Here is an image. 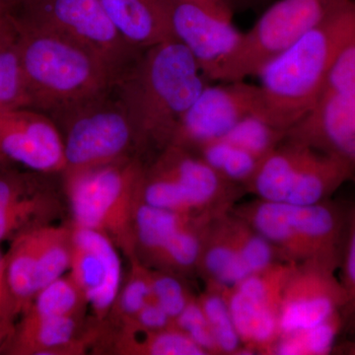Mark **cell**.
Here are the masks:
<instances>
[{
  "label": "cell",
  "mask_w": 355,
  "mask_h": 355,
  "mask_svg": "<svg viewBox=\"0 0 355 355\" xmlns=\"http://www.w3.org/2000/svg\"><path fill=\"white\" fill-rule=\"evenodd\" d=\"M340 286L345 293V304L340 310L343 331L355 335V207L349 210L340 266Z\"/></svg>",
  "instance_id": "obj_32"
},
{
  "label": "cell",
  "mask_w": 355,
  "mask_h": 355,
  "mask_svg": "<svg viewBox=\"0 0 355 355\" xmlns=\"http://www.w3.org/2000/svg\"><path fill=\"white\" fill-rule=\"evenodd\" d=\"M331 354L355 355V338L345 340V342H336Z\"/></svg>",
  "instance_id": "obj_37"
},
{
  "label": "cell",
  "mask_w": 355,
  "mask_h": 355,
  "mask_svg": "<svg viewBox=\"0 0 355 355\" xmlns=\"http://www.w3.org/2000/svg\"><path fill=\"white\" fill-rule=\"evenodd\" d=\"M336 272L323 266H294L280 306V336L317 326L340 314L345 293Z\"/></svg>",
  "instance_id": "obj_17"
},
{
  "label": "cell",
  "mask_w": 355,
  "mask_h": 355,
  "mask_svg": "<svg viewBox=\"0 0 355 355\" xmlns=\"http://www.w3.org/2000/svg\"><path fill=\"white\" fill-rule=\"evenodd\" d=\"M254 113H263L260 86L245 80L207 84L182 116L171 144L197 150L207 142L223 139L243 118Z\"/></svg>",
  "instance_id": "obj_14"
},
{
  "label": "cell",
  "mask_w": 355,
  "mask_h": 355,
  "mask_svg": "<svg viewBox=\"0 0 355 355\" xmlns=\"http://www.w3.org/2000/svg\"><path fill=\"white\" fill-rule=\"evenodd\" d=\"M294 266L279 261L223 291L246 354L272 355L280 336L282 295Z\"/></svg>",
  "instance_id": "obj_13"
},
{
  "label": "cell",
  "mask_w": 355,
  "mask_h": 355,
  "mask_svg": "<svg viewBox=\"0 0 355 355\" xmlns=\"http://www.w3.org/2000/svg\"><path fill=\"white\" fill-rule=\"evenodd\" d=\"M197 151L198 155L220 176L231 183L243 187L245 191L261 161L254 154L223 139L207 142Z\"/></svg>",
  "instance_id": "obj_25"
},
{
  "label": "cell",
  "mask_w": 355,
  "mask_h": 355,
  "mask_svg": "<svg viewBox=\"0 0 355 355\" xmlns=\"http://www.w3.org/2000/svg\"><path fill=\"white\" fill-rule=\"evenodd\" d=\"M32 235L36 249L40 291L69 270L72 254V228L46 224L32 229Z\"/></svg>",
  "instance_id": "obj_23"
},
{
  "label": "cell",
  "mask_w": 355,
  "mask_h": 355,
  "mask_svg": "<svg viewBox=\"0 0 355 355\" xmlns=\"http://www.w3.org/2000/svg\"><path fill=\"white\" fill-rule=\"evenodd\" d=\"M181 275L151 270L153 300L172 318L173 321L193 297L181 279Z\"/></svg>",
  "instance_id": "obj_33"
},
{
  "label": "cell",
  "mask_w": 355,
  "mask_h": 355,
  "mask_svg": "<svg viewBox=\"0 0 355 355\" xmlns=\"http://www.w3.org/2000/svg\"><path fill=\"white\" fill-rule=\"evenodd\" d=\"M18 328L9 338V354L57 355L79 354L76 340L78 318L40 317L23 314Z\"/></svg>",
  "instance_id": "obj_20"
},
{
  "label": "cell",
  "mask_w": 355,
  "mask_h": 355,
  "mask_svg": "<svg viewBox=\"0 0 355 355\" xmlns=\"http://www.w3.org/2000/svg\"><path fill=\"white\" fill-rule=\"evenodd\" d=\"M197 60L176 40L142 53L119 89L132 114L140 144L161 151L171 144L179 121L207 86Z\"/></svg>",
  "instance_id": "obj_3"
},
{
  "label": "cell",
  "mask_w": 355,
  "mask_h": 355,
  "mask_svg": "<svg viewBox=\"0 0 355 355\" xmlns=\"http://www.w3.org/2000/svg\"><path fill=\"white\" fill-rule=\"evenodd\" d=\"M7 257V282L15 315L23 313L39 291L38 266L32 230L14 238Z\"/></svg>",
  "instance_id": "obj_22"
},
{
  "label": "cell",
  "mask_w": 355,
  "mask_h": 355,
  "mask_svg": "<svg viewBox=\"0 0 355 355\" xmlns=\"http://www.w3.org/2000/svg\"><path fill=\"white\" fill-rule=\"evenodd\" d=\"M125 334L119 340V352L137 355H207L190 336L175 326L164 330Z\"/></svg>",
  "instance_id": "obj_26"
},
{
  "label": "cell",
  "mask_w": 355,
  "mask_h": 355,
  "mask_svg": "<svg viewBox=\"0 0 355 355\" xmlns=\"http://www.w3.org/2000/svg\"><path fill=\"white\" fill-rule=\"evenodd\" d=\"M86 305L87 302L83 292L71 277L62 275L43 287L23 314L79 319Z\"/></svg>",
  "instance_id": "obj_27"
},
{
  "label": "cell",
  "mask_w": 355,
  "mask_h": 355,
  "mask_svg": "<svg viewBox=\"0 0 355 355\" xmlns=\"http://www.w3.org/2000/svg\"><path fill=\"white\" fill-rule=\"evenodd\" d=\"M355 28V0L305 33L259 71L263 113L288 130L312 111L336 55Z\"/></svg>",
  "instance_id": "obj_2"
},
{
  "label": "cell",
  "mask_w": 355,
  "mask_h": 355,
  "mask_svg": "<svg viewBox=\"0 0 355 355\" xmlns=\"http://www.w3.org/2000/svg\"><path fill=\"white\" fill-rule=\"evenodd\" d=\"M14 328L11 321H0V349L12 336Z\"/></svg>",
  "instance_id": "obj_38"
},
{
  "label": "cell",
  "mask_w": 355,
  "mask_h": 355,
  "mask_svg": "<svg viewBox=\"0 0 355 355\" xmlns=\"http://www.w3.org/2000/svg\"><path fill=\"white\" fill-rule=\"evenodd\" d=\"M31 109L21 65L17 31L12 24L0 31V111Z\"/></svg>",
  "instance_id": "obj_24"
},
{
  "label": "cell",
  "mask_w": 355,
  "mask_h": 355,
  "mask_svg": "<svg viewBox=\"0 0 355 355\" xmlns=\"http://www.w3.org/2000/svg\"><path fill=\"white\" fill-rule=\"evenodd\" d=\"M144 175L141 163L130 157L65 175L74 225L104 233L130 258L135 256L133 216Z\"/></svg>",
  "instance_id": "obj_5"
},
{
  "label": "cell",
  "mask_w": 355,
  "mask_h": 355,
  "mask_svg": "<svg viewBox=\"0 0 355 355\" xmlns=\"http://www.w3.org/2000/svg\"><path fill=\"white\" fill-rule=\"evenodd\" d=\"M232 212L263 236L284 263L338 272L349 214L338 203L289 205L257 198L236 205Z\"/></svg>",
  "instance_id": "obj_4"
},
{
  "label": "cell",
  "mask_w": 355,
  "mask_h": 355,
  "mask_svg": "<svg viewBox=\"0 0 355 355\" xmlns=\"http://www.w3.org/2000/svg\"><path fill=\"white\" fill-rule=\"evenodd\" d=\"M198 297L209 322L218 354H246L223 291L207 287Z\"/></svg>",
  "instance_id": "obj_30"
},
{
  "label": "cell",
  "mask_w": 355,
  "mask_h": 355,
  "mask_svg": "<svg viewBox=\"0 0 355 355\" xmlns=\"http://www.w3.org/2000/svg\"><path fill=\"white\" fill-rule=\"evenodd\" d=\"M173 38L188 49L203 76L219 80L243 33L221 0H165Z\"/></svg>",
  "instance_id": "obj_12"
},
{
  "label": "cell",
  "mask_w": 355,
  "mask_h": 355,
  "mask_svg": "<svg viewBox=\"0 0 355 355\" xmlns=\"http://www.w3.org/2000/svg\"><path fill=\"white\" fill-rule=\"evenodd\" d=\"M55 198L25 178L0 174V242L46 225Z\"/></svg>",
  "instance_id": "obj_18"
},
{
  "label": "cell",
  "mask_w": 355,
  "mask_h": 355,
  "mask_svg": "<svg viewBox=\"0 0 355 355\" xmlns=\"http://www.w3.org/2000/svg\"><path fill=\"white\" fill-rule=\"evenodd\" d=\"M223 214L212 219L205 230L197 272L207 287L226 291L251 275L231 239Z\"/></svg>",
  "instance_id": "obj_21"
},
{
  "label": "cell",
  "mask_w": 355,
  "mask_h": 355,
  "mask_svg": "<svg viewBox=\"0 0 355 355\" xmlns=\"http://www.w3.org/2000/svg\"><path fill=\"white\" fill-rule=\"evenodd\" d=\"M70 277L103 320L113 309L121 289V263L116 245L99 231L72 226Z\"/></svg>",
  "instance_id": "obj_16"
},
{
  "label": "cell",
  "mask_w": 355,
  "mask_h": 355,
  "mask_svg": "<svg viewBox=\"0 0 355 355\" xmlns=\"http://www.w3.org/2000/svg\"><path fill=\"white\" fill-rule=\"evenodd\" d=\"M354 179L347 161L286 139L261 161L246 191L268 202L313 205L331 200Z\"/></svg>",
  "instance_id": "obj_8"
},
{
  "label": "cell",
  "mask_w": 355,
  "mask_h": 355,
  "mask_svg": "<svg viewBox=\"0 0 355 355\" xmlns=\"http://www.w3.org/2000/svg\"><path fill=\"white\" fill-rule=\"evenodd\" d=\"M12 24L10 12L3 0H0V31Z\"/></svg>",
  "instance_id": "obj_39"
},
{
  "label": "cell",
  "mask_w": 355,
  "mask_h": 355,
  "mask_svg": "<svg viewBox=\"0 0 355 355\" xmlns=\"http://www.w3.org/2000/svg\"><path fill=\"white\" fill-rule=\"evenodd\" d=\"M174 326L190 336L207 355L218 354L209 322L198 296H193L181 314L174 320Z\"/></svg>",
  "instance_id": "obj_34"
},
{
  "label": "cell",
  "mask_w": 355,
  "mask_h": 355,
  "mask_svg": "<svg viewBox=\"0 0 355 355\" xmlns=\"http://www.w3.org/2000/svg\"><path fill=\"white\" fill-rule=\"evenodd\" d=\"M100 1L121 36L137 50L174 39L165 0Z\"/></svg>",
  "instance_id": "obj_19"
},
{
  "label": "cell",
  "mask_w": 355,
  "mask_h": 355,
  "mask_svg": "<svg viewBox=\"0 0 355 355\" xmlns=\"http://www.w3.org/2000/svg\"><path fill=\"white\" fill-rule=\"evenodd\" d=\"M0 162L44 174L64 173V142L57 123L37 110L0 111Z\"/></svg>",
  "instance_id": "obj_15"
},
{
  "label": "cell",
  "mask_w": 355,
  "mask_h": 355,
  "mask_svg": "<svg viewBox=\"0 0 355 355\" xmlns=\"http://www.w3.org/2000/svg\"><path fill=\"white\" fill-rule=\"evenodd\" d=\"M245 191L191 150L171 144L146 170L141 200L161 209L214 219L234 209Z\"/></svg>",
  "instance_id": "obj_7"
},
{
  "label": "cell",
  "mask_w": 355,
  "mask_h": 355,
  "mask_svg": "<svg viewBox=\"0 0 355 355\" xmlns=\"http://www.w3.org/2000/svg\"><path fill=\"white\" fill-rule=\"evenodd\" d=\"M132 270L127 284L119 292L118 297L113 306L116 316L123 323H127L135 317L142 308L153 300L151 289V270L144 265L137 256L130 258Z\"/></svg>",
  "instance_id": "obj_31"
},
{
  "label": "cell",
  "mask_w": 355,
  "mask_h": 355,
  "mask_svg": "<svg viewBox=\"0 0 355 355\" xmlns=\"http://www.w3.org/2000/svg\"><path fill=\"white\" fill-rule=\"evenodd\" d=\"M343 331L340 314L310 328L280 336L272 349L273 355L331 354L336 338Z\"/></svg>",
  "instance_id": "obj_29"
},
{
  "label": "cell",
  "mask_w": 355,
  "mask_h": 355,
  "mask_svg": "<svg viewBox=\"0 0 355 355\" xmlns=\"http://www.w3.org/2000/svg\"><path fill=\"white\" fill-rule=\"evenodd\" d=\"M123 326V331L125 333H144L170 328L174 326V321L157 303L151 300Z\"/></svg>",
  "instance_id": "obj_35"
},
{
  "label": "cell",
  "mask_w": 355,
  "mask_h": 355,
  "mask_svg": "<svg viewBox=\"0 0 355 355\" xmlns=\"http://www.w3.org/2000/svg\"><path fill=\"white\" fill-rule=\"evenodd\" d=\"M11 17L55 30L93 51L116 72L121 83L142 53L121 36L100 0H28Z\"/></svg>",
  "instance_id": "obj_11"
},
{
  "label": "cell",
  "mask_w": 355,
  "mask_h": 355,
  "mask_svg": "<svg viewBox=\"0 0 355 355\" xmlns=\"http://www.w3.org/2000/svg\"><path fill=\"white\" fill-rule=\"evenodd\" d=\"M57 123L65 159V175L128 158L139 144V132L119 85L51 116Z\"/></svg>",
  "instance_id": "obj_6"
},
{
  "label": "cell",
  "mask_w": 355,
  "mask_h": 355,
  "mask_svg": "<svg viewBox=\"0 0 355 355\" xmlns=\"http://www.w3.org/2000/svg\"><path fill=\"white\" fill-rule=\"evenodd\" d=\"M3 1L6 2L7 7H8L9 12H11L15 7L23 6L28 0H3Z\"/></svg>",
  "instance_id": "obj_40"
},
{
  "label": "cell",
  "mask_w": 355,
  "mask_h": 355,
  "mask_svg": "<svg viewBox=\"0 0 355 355\" xmlns=\"http://www.w3.org/2000/svg\"><path fill=\"white\" fill-rule=\"evenodd\" d=\"M354 0H279L261 14L239 46L218 81L245 80L258 76L268 62L286 51L305 33L349 6Z\"/></svg>",
  "instance_id": "obj_9"
},
{
  "label": "cell",
  "mask_w": 355,
  "mask_h": 355,
  "mask_svg": "<svg viewBox=\"0 0 355 355\" xmlns=\"http://www.w3.org/2000/svg\"><path fill=\"white\" fill-rule=\"evenodd\" d=\"M288 137L340 157L355 170V28L338 51L314 108Z\"/></svg>",
  "instance_id": "obj_10"
},
{
  "label": "cell",
  "mask_w": 355,
  "mask_h": 355,
  "mask_svg": "<svg viewBox=\"0 0 355 355\" xmlns=\"http://www.w3.org/2000/svg\"><path fill=\"white\" fill-rule=\"evenodd\" d=\"M15 315L7 282V257L0 253V321H12Z\"/></svg>",
  "instance_id": "obj_36"
},
{
  "label": "cell",
  "mask_w": 355,
  "mask_h": 355,
  "mask_svg": "<svg viewBox=\"0 0 355 355\" xmlns=\"http://www.w3.org/2000/svg\"><path fill=\"white\" fill-rule=\"evenodd\" d=\"M12 19L31 109L53 114L116 87L120 76L62 33Z\"/></svg>",
  "instance_id": "obj_1"
},
{
  "label": "cell",
  "mask_w": 355,
  "mask_h": 355,
  "mask_svg": "<svg viewBox=\"0 0 355 355\" xmlns=\"http://www.w3.org/2000/svg\"><path fill=\"white\" fill-rule=\"evenodd\" d=\"M288 130L277 127L263 113L248 114L223 137L263 160L287 139Z\"/></svg>",
  "instance_id": "obj_28"
}]
</instances>
